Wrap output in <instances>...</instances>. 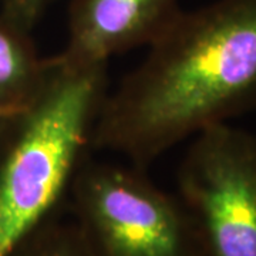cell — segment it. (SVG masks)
Wrapping results in <instances>:
<instances>
[{
	"label": "cell",
	"instance_id": "6da1fadb",
	"mask_svg": "<svg viewBox=\"0 0 256 256\" xmlns=\"http://www.w3.org/2000/svg\"><path fill=\"white\" fill-rule=\"evenodd\" d=\"M256 110V0L181 12L106 94L90 146L146 170L206 128Z\"/></svg>",
	"mask_w": 256,
	"mask_h": 256
},
{
	"label": "cell",
	"instance_id": "7a4b0ae2",
	"mask_svg": "<svg viewBox=\"0 0 256 256\" xmlns=\"http://www.w3.org/2000/svg\"><path fill=\"white\" fill-rule=\"evenodd\" d=\"M107 66L52 57L40 94L10 120L14 131L0 161V256H10L68 194L107 94Z\"/></svg>",
	"mask_w": 256,
	"mask_h": 256
},
{
	"label": "cell",
	"instance_id": "3957f363",
	"mask_svg": "<svg viewBox=\"0 0 256 256\" xmlns=\"http://www.w3.org/2000/svg\"><path fill=\"white\" fill-rule=\"evenodd\" d=\"M68 194L90 256H205L180 196L158 188L142 168L86 156Z\"/></svg>",
	"mask_w": 256,
	"mask_h": 256
},
{
	"label": "cell",
	"instance_id": "277c9868",
	"mask_svg": "<svg viewBox=\"0 0 256 256\" xmlns=\"http://www.w3.org/2000/svg\"><path fill=\"white\" fill-rule=\"evenodd\" d=\"M178 196L205 256H256V137L220 124L194 141L180 165Z\"/></svg>",
	"mask_w": 256,
	"mask_h": 256
},
{
	"label": "cell",
	"instance_id": "5b68a950",
	"mask_svg": "<svg viewBox=\"0 0 256 256\" xmlns=\"http://www.w3.org/2000/svg\"><path fill=\"white\" fill-rule=\"evenodd\" d=\"M181 12L178 0H70L67 43L56 57L77 67L108 64L112 56L151 46Z\"/></svg>",
	"mask_w": 256,
	"mask_h": 256
},
{
	"label": "cell",
	"instance_id": "8992f818",
	"mask_svg": "<svg viewBox=\"0 0 256 256\" xmlns=\"http://www.w3.org/2000/svg\"><path fill=\"white\" fill-rule=\"evenodd\" d=\"M50 58L37 53L30 33L0 18V122L28 110L40 94Z\"/></svg>",
	"mask_w": 256,
	"mask_h": 256
},
{
	"label": "cell",
	"instance_id": "52a82bcc",
	"mask_svg": "<svg viewBox=\"0 0 256 256\" xmlns=\"http://www.w3.org/2000/svg\"><path fill=\"white\" fill-rule=\"evenodd\" d=\"M10 256H90L74 222L56 215L37 226Z\"/></svg>",
	"mask_w": 256,
	"mask_h": 256
},
{
	"label": "cell",
	"instance_id": "ba28073f",
	"mask_svg": "<svg viewBox=\"0 0 256 256\" xmlns=\"http://www.w3.org/2000/svg\"><path fill=\"white\" fill-rule=\"evenodd\" d=\"M56 0H0V18L30 33Z\"/></svg>",
	"mask_w": 256,
	"mask_h": 256
}]
</instances>
